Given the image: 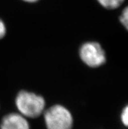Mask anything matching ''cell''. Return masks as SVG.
<instances>
[{
    "label": "cell",
    "instance_id": "obj_1",
    "mask_svg": "<svg viewBox=\"0 0 128 129\" xmlns=\"http://www.w3.org/2000/svg\"><path fill=\"white\" fill-rule=\"evenodd\" d=\"M15 103L21 115L32 119L40 116L45 108V101L42 96L26 90L18 92Z\"/></svg>",
    "mask_w": 128,
    "mask_h": 129
},
{
    "label": "cell",
    "instance_id": "obj_2",
    "mask_svg": "<svg viewBox=\"0 0 128 129\" xmlns=\"http://www.w3.org/2000/svg\"><path fill=\"white\" fill-rule=\"evenodd\" d=\"M47 129H72L73 118L67 108L62 105H54L44 113Z\"/></svg>",
    "mask_w": 128,
    "mask_h": 129
},
{
    "label": "cell",
    "instance_id": "obj_3",
    "mask_svg": "<svg viewBox=\"0 0 128 129\" xmlns=\"http://www.w3.org/2000/svg\"><path fill=\"white\" fill-rule=\"evenodd\" d=\"M81 60L91 68H98L106 62L105 51L99 43L95 41L86 42L79 50Z\"/></svg>",
    "mask_w": 128,
    "mask_h": 129
},
{
    "label": "cell",
    "instance_id": "obj_4",
    "mask_svg": "<svg viewBox=\"0 0 128 129\" xmlns=\"http://www.w3.org/2000/svg\"><path fill=\"white\" fill-rule=\"evenodd\" d=\"M0 129H30L26 117L18 113H9L2 119Z\"/></svg>",
    "mask_w": 128,
    "mask_h": 129
},
{
    "label": "cell",
    "instance_id": "obj_5",
    "mask_svg": "<svg viewBox=\"0 0 128 129\" xmlns=\"http://www.w3.org/2000/svg\"><path fill=\"white\" fill-rule=\"evenodd\" d=\"M101 5L107 9H115L123 3L124 0H97Z\"/></svg>",
    "mask_w": 128,
    "mask_h": 129
},
{
    "label": "cell",
    "instance_id": "obj_6",
    "mask_svg": "<svg viewBox=\"0 0 128 129\" xmlns=\"http://www.w3.org/2000/svg\"><path fill=\"white\" fill-rule=\"evenodd\" d=\"M120 21L122 23V24L123 25L126 29L128 28V9L127 7H125L124 9L123 10L122 14L120 16Z\"/></svg>",
    "mask_w": 128,
    "mask_h": 129
},
{
    "label": "cell",
    "instance_id": "obj_7",
    "mask_svg": "<svg viewBox=\"0 0 128 129\" xmlns=\"http://www.w3.org/2000/svg\"><path fill=\"white\" fill-rule=\"evenodd\" d=\"M120 119L122 124L125 126H127L128 124V107L125 106L122 110L121 115H120Z\"/></svg>",
    "mask_w": 128,
    "mask_h": 129
},
{
    "label": "cell",
    "instance_id": "obj_8",
    "mask_svg": "<svg viewBox=\"0 0 128 129\" xmlns=\"http://www.w3.org/2000/svg\"><path fill=\"white\" fill-rule=\"evenodd\" d=\"M6 34V27L2 20L0 19V39L4 38Z\"/></svg>",
    "mask_w": 128,
    "mask_h": 129
},
{
    "label": "cell",
    "instance_id": "obj_9",
    "mask_svg": "<svg viewBox=\"0 0 128 129\" xmlns=\"http://www.w3.org/2000/svg\"><path fill=\"white\" fill-rule=\"evenodd\" d=\"M22 1L27 2V3H35V2H37L39 0H22Z\"/></svg>",
    "mask_w": 128,
    "mask_h": 129
}]
</instances>
